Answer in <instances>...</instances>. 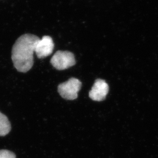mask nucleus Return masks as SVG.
Wrapping results in <instances>:
<instances>
[{"instance_id":"obj_1","label":"nucleus","mask_w":158,"mask_h":158,"mask_svg":"<svg viewBox=\"0 0 158 158\" xmlns=\"http://www.w3.org/2000/svg\"><path fill=\"white\" fill-rule=\"evenodd\" d=\"M40 39L32 34H24L15 41L12 49L11 59L18 72H28L34 65L35 46Z\"/></svg>"},{"instance_id":"obj_2","label":"nucleus","mask_w":158,"mask_h":158,"mask_svg":"<svg viewBox=\"0 0 158 158\" xmlns=\"http://www.w3.org/2000/svg\"><path fill=\"white\" fill-rule=\"evenodd\" d=\"M82 86L80 81L75 78H70L66 82L58 86V91L61 97L69 100H73L78 98V93Z\"/></svg>"},{"instance_id":"obj_3","label":"nucleus","mask_w":158,"mask_h":158,"mask_svg":"<svg viewBox=\"0 0 158 158\" xmlns=\"http://www.w3.org/2000/svg\"><path fill=\"white\" fill-rule=\"evenodd\" d=\"M52 65L58 70H65L76 64L75 56L69 51L59 50L53 55L50 60Z\"/></svg>"},{"instance_id":"obj_4","label":"nucleus","mask_w":158,"mask_h":158,"mask_svg":"<svg viewBox=\"0 0 158 158\" xmlns=\"http://www.w3.org/2000/svg\"><path fill=\"white\" fill-rule=\"evenodd\" d=\"M109 91V86L105 81L97 79L89 93L90 98L96 101H102L105 99Z\"/></svg>"},{"instance_id":"obj_5","label":"nucleus","mask_w":158,"mask_h":158,"mask_svg":"<svg viewBox=\"0 0 158 158\" xmlns=\"http://www.w3.org/2000/svg\"><path fill=\"white\" fill-rule=\"evenodd\" d=\"M54 49V43L52 39L48 35H45L40 39L35 46V52L37 57L43 59L50 56Z\"/></svg>"},{"instance_id":"obj_6","label":"nucleus","mask_w":158,"mask_h":158,"mask_svg":"<svg viewBox=\"0 0 158 158\" xmlns=\"http://www.w3.org/2000/svg\"><path fill=\"white\" fill-rule=\"evenodd\" d=\"M11 124L8 118L0 112V136H5L11 131Z\"/></svg>"},{"instance_id":"obj_7","label":"nucleus","mask_w":158,"mask_h":158,"mask_svg":"<svg viewBox=\"0 0 158 158\" xmlns=\"http://www.w3.org/2000/svg\"><path fill=\"white\" fill-rule=\"evenodd\" d=\"M0 158H16V156L14 152L6 149L0 150Z\"/></svg>"}]
</instances>
